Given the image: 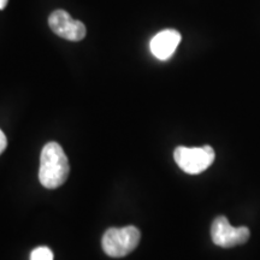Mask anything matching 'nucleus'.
Returning <instances> with one entry per match:
<instances>
[{"mask_svg": "<svg viewBox=\"0 0 260 260\" xmlns=\"http://www.w3.org/2000/svg\"><path fill=\"white\" fill-rule=\"evenodd\" d=\"M70 165L63 148L57 142H48L44 146L40 155L39 180L45 188L54 189L68 180Z\"/></svg>", "mask_w": 260, "mask_h": 260, "instance_id": "nucleus-1", "label": "nucleus"}, {"mask_svg": "<svg viewBox=\"0 0 260 260\" xmlns=\"http://www.w3.org/2000/svg\"><path fill=\"white\" fill-rule=\"evenodd\" d=\"M141 233L136 226L111 228L104 234L102 245L104 252L112 258H123L138 247Z\"/></svg>", "mask_w": 260, "mask_h": 260, "instance_id": "nucleus-2", "label": "nucleus"}, {"mask_svg": "<svg viewBox=\"0 0 260 260\" xmlns=\"http://www.w3.org/2000/svg\"><path fill=\"white\" fill-rule=\"evenodd\" d=\"M216 153L211 146L204 147H184L178 146L174 152V159L182 171L189 175L204 172L213 164Z\"/></svg>", "mask_w": 260, "mask_h": 260, "instance_id": "nucleus-3", "label": "nucleus"}, {"mask_svg": "<svg viewBox=\"0 0 260 260\" xmlns=\"http://www.w3.org/2000/svg\"><path fill=\"white\" fill-rule=\"evenodd\" d=\"M249 236H251V232L248 228H234L224 216L217 217L211 225V237H212L213 243L223 248H232V247L243 245L248 241Z\"/></svg>", "mask_w": 260, "mask_h": 260, "instance_id": "nucleus-4", "label": "nucleus"}, {"mask_svg": "<svg viewBox=\"0 0 260 260\" xmlns=\"http://www.w3.org/2000/svg\"><path fill=\"white\" fill-rule=\"evenodd\" d=\"M48 25L54 34L68 41H81L86 37V25L71 17L65 10H56L48 17Z\"/></svg>", "mask_w": 260, "mask_h": 260, "instance_id": "nucleus-5", "label": "nucleus"}, {"mask_svg": "<svg viewBox=\"0 0 260 260\" xmlns=\"http://www.w3.org/2000/svg\"><path fill=\"white\" fill-rule=\"evenodd\" d=\"M181 42V34L175 29H165L151 40L149 48L159 60H167L175 53Z\"/></svg>", "mask_w": 260, "mask_h": 260, "instance_id": "nucleus-6", "label": "nucleus"}, {"mask_svg": "<svg viewBox=\"0 0 260 260\" xmlns=\"http://www.w3.org/2000/svg\"><path fill=\"white\" fill-rule=\"evenodd\" d=\"M30 260H53V253L46 246L38 247L31 252Z\"/></svg>", "mask_w": 260, "mask_h": 260, "instance_id": "nucleus-7", "label": "nucleus"}, {"mask_svg": "<svg viewBox=\"0 0 260 260\" xmlns=\"http://www.w3.org/2000/svg\"><path fill=\"white\" fill-rule=\"evenodd\" d=\"M6 146H8V139H6V136L4 133H3V130L0 129V154L5 151Z\"/></svg>", "mask_w": 260, "mask_h": 260, "instance_id": "nucleus-8", "label": "nucleus"}, {"mask_svg": "<svg viewBox=\"0 0 260 260\" xmlns=\"http://www.w3.org/2000/svg\"><path fill=\"white\" fill-rule=\"evenodd\" d=\"M9 0H0V10H4L6 8V5H8Z\"/></svg>", "mask_w": 260, "mask_h": 260, "instance_id": "nucleus-9", "label": "nucleus"}]
</instances>
